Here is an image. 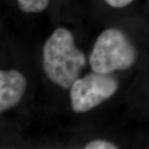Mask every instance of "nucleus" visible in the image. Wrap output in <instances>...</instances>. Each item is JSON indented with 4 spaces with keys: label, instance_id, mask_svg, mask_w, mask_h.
Returning <instances> with one entry per match:
<instances>
[{
    "label": "nucleus",
    "instance_id": "nucleus-1",
    "mask_svg": "<svg viewBox=\"0 0 149 149\" xmlns=\"http://www.w3.org/2000/svg\"><path fill=\"white\" fill-rule=\"evenodd\" d=\"M86 65L83 52L74 44V36L58 27L48 37L42 49V66L49 80L63 89H70Z\"/></svg>",
    "mask_w": 149,
    "mask_h": 149
},
{
    "label": "nucleus",
    "instance_id": "nucleus-2",
    "mask_svg": "<svg viewBox=\"0 0 149 149\" xmlns=\"http://www.w3.org/2000/svg\"><path fill=\"white\" fill-rule=\"evenodd\" d=\"M136 61L137 52L130 40L124 32L113 27L98 37L89 58L91 70L101 74L129 69Z\"/></svg>",
    "mask_w": 149,
    "mask_h": 149
},
{
    "label": "nucleus",
    "instance_id": "nucleus-3",
    "mask_svg": "<svg viewBox=\"0 0 149 149\" xmlns=\"http://www.w3.org/2000/svg\"><path fill=\"white\" fill-rule=\"evenodd\" d=\"M70 89L72 110L76 113H82L110 99L117 92L118 84L109 74L93 71L83 78H78Z\"/></svg>",
    "mask_w": 149,
    "mask_h": 149
},
{
    "label": "nucleus",
    "instance_id": "nucleus-4",
    "mask_svg": "<svg viewBox=\"0 0 149 149\" xmlns=\"http://www.w3.org/2000/svg\"><path fill=\"white\" fill-rule=\"evenodd\" d=\"M27 88V80L16 70L0 71V111L4 112L17 106Z\"/></svg>",
    "mask_w": 149,
    "mask_h": 149
},
{
    "label": "nucleus",
    "instance_id": "nucleus-5",
    "mask_svg": "<svg viewBox=\"0 0 149 149\" xmlns=\"http://www.w3.org/2000/svg\"><path fill=\"white\" fill-rule=\"evenodd\" d=\"M19 8L27 13H38L47 8L49 0H17Z\"/></svg>",
    "mask_w": 149,
    "mask_h": 149
},
{
    "label": "nucleus",
    "instance_id": "nucleus-6",
    "mask_svg": "<svg viewBox=\"0 0 149 149\" xmlns=\"http://www.w3.org/2000/svg\"><path fill=\"white\" fill-rule=\"evenodd\" d=\"M85 149H117V145L104 139L92 140L85 145Z\"/></svg>",
    "mask_w": 149,
    "mask_h": 149
},
{
    "label": "nucleus",
    "instance_id": "nucleus-7",
    "mask_svg": "<svg viewBox=\"0 0 149 149\" xmlns=\"http://www.w3.org/2000/svg\"><path fill=\"white\" fill-rule=\"evenodd\" d=\"M108 5L115 8H122L129 5L133 0H104Z\"/></svg>",
    "mask_w": 149,
    "mask_h": 149
}]
</instances>
